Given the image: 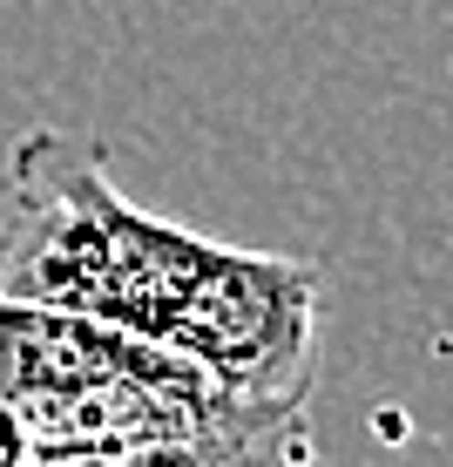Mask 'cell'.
Returning a JSON list of instances; mask_svg holds the SVG:
<instances>
[{
	"instance_id": "obj_2",
	"label": "cell",
	"mask_w": 453,
	"mask_h": 467,
	"mask_svg": "<svg viewBox=\"0 0 453 467\" xmlns=\"http://www.w3.org/2000/svg\"><path fill=\"white\" fill-rule=\"evenodd\" d=\"M142 352V339H129L116 326L55 312V305H27V298H0V413L27 407V400L68 393L108 366H129Z\"/></svg>"
},
{
	"instance_id": "obj_1",
	"label": "cell",
	"mask_w": 453,
	"mask_h": 467,
	"mask_svg": "<svg viewBox=\"0 0 453 467\" xmlns=\"http://www.w3.org/2000/svg\"><path fill=\"white\" fill-rule=\"evenodd\" d=\"M318 265L210 244L116 190L102 142L35 129L0 176V298L116 326L257 407H304Z\"/></svg>"
}]
</instances>
